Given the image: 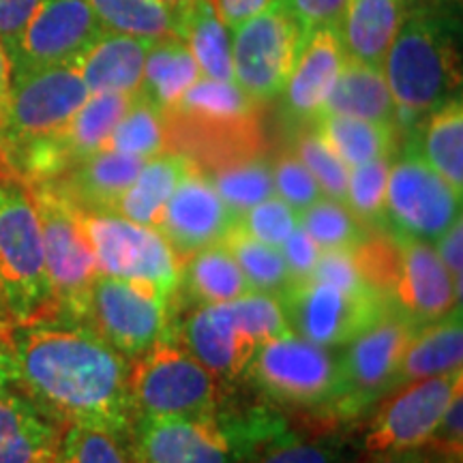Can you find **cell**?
<instances>
[{"instance_id":"obj_26","label":"cell","mask_w":463,"mask_h":463,"mask_svg":"<svg viewBox=\"0 0 463 463\" xmlns=\"http://www.w3.org/2000/svg\"><path fill=\"white\" fill-rule=\"evenodd\" d=\"M322 112L354 116L372 123L397 127V106L382 69L345 58ZM320 112V114H322Z\"/></svg>"},{"instance_id":"obj_50","label":"cell","mask_w":463,"mask_h":463,"mask_svg":"<svg viewBox=\"0 0 463 463\" xmlns=\"http://www.w3.org/2000/svg\"><path fill=\"white\" fill-rule=\"evenodd\" d=\"M436 251L442 260L444 269L449 270L455 286V297L461 303V283H463V225L461 219L453 223L442 239L436 241Z\"/></svg>"},{"instance_id":"obj_56","label":"cell","mask_w":463,"mask_h":463,"mask_svg":"<svg viewBox=\"0 0 463 463\" xmlns=\"http://www.w3.org/2000/svg\"><path fill=\"white\" fill-rule=\"evenodd\" d=\"M161 3H165L167 7L170 9H174V11H178V9H183L184 5L189 3V0H161Z\"/></svg>"},{"instance_id":"obj_54","label":"cell","mask_w":463,"mask_h":463,"mask_svg":"<svg viewBox=\"0 0 463 463\" xmlns=\"http://www.w3.org/2000/svg\"><path fill=\"white\" fill-rule=\"evenodd\" d=\"M14 174L17 176V172L14 170V165H11L7 144H5L3 133H0V178H3V176H14Z\"/></svg>"},{"instance_id":"obj_18","label":"cell","mask_w":463,"mask_h":463,"mask_svg":"<svg viewBox=\"0 0 463 463\" xmlns=\"http://www.w3.org/2000/svg\"><path fill=\"white\" fill-rule=\"evenodd\" d=\"M129 449L136 463H241L239 449L219 412L136 419Z\"/></svg>"},{"instance_id":"obj_45","label":"cell","mask_w":463,"mask_h":463,"mask_svg":"<svg viewBox=\"0 0 463 463\" xmlns=\"http://www.w3.org/2000/svg\"><path fill=\"white\" fill-rule=\"evenodd\" d=\"M309 279L317 283H328V286L341 289H350V292L369 288L363 279L361 269H358L354 251H344V249L320 251V258H317Z\"/></svg>"},{"instance_id":"obj_24","label":"cell","mask_w":463,"mask_h":463,"mask_svg":"<svg viewBox=\"0 0 463 463\" xmlns=\"http://www.w3.org/2000/svg\"><path fill=\"white\" fill-rule=\"evenodd\" d=\"M62 425L20 391L0 395V463H56Z\"/></svg>"},{"instance_id":"obj_1","label":"cell","mask_w":463,"mask_h":463,"mask_svg":"<svg viewBox=\"0 0 463 463\" xmlns=\"http://www.w3.org/2000/svg\"><path fill=\"white\" fill-rule=\"evenodd\" d=\"M15 389L58 425H95L129 438V361L75 320H42L9 331Z\"/></svg>"},{"instance_id":"obj_55","label":"cell","mask_w":463,"mask_h":463,"mask_svg":"<svg viewBox=\"0 0 463 463\" xmlns=\"http://www.w3.org/2000/svg\"><path fill=\"white\" fill-rule=\"evenodd\" d=\"M11 331V324L7 320V316H5V311L0 309V335H7Z\"/></svg>"},{"instance_id":"obj_46","label":"cell","mask_w":463,"mask_h":463,"mask_svg":"<svg viewBox=\"0 0 463 463\" xmlns=\"http://www.w3.org/2000/svg\"><path fill=\"white\" fill-rule=\"evenodd\" d=\"M279 251L283 256V262L288 266L289 275H292V283H298L309 279L322 249L317 247L316 241L298 225V228L288 236V241L279 247Z\"/></svg>"},{"instance_id":"obj_3","label":"cell","mask_w":463,"mask_h":463,"mask_svg":"<svg viewBox=\"0 0 463 463\" xmlns=\"http://www.w3.org/2000/svg\"><path fill=\"white\" fill-rule=\"evenodd\" d=\"M0 309L11 328L58 317L37 208L15 174L0 178Z\"/></svg>"},{"instance_id":"obj_27","label":"cell","mask_w":463,"mask_h":463,"mask_svg":"<svg viewBox=\"0 0 463 463\" xmlns=\"http://www.w3.org/2000/svg\"><path fill=\"white\" fill-rule=\"evenodd\" d=\"M198 164L183 153H159L144 161L140 174L120 200L116 215L155 228L174 189Z\"/></svg>"},{"instance_id":"obj_30","label":"cell","mask_w":463,"mask_h":463,"mask_svg":"<svg viewBox=\"0 0 463 463\" xmlns=\"http://www.w3.org/2000/svg\"><path fill=\"white\" fill-rule=\"evenodd\" d=\"M314 131L347 167L367 161L392 157L397 146V127L372 123L354 116L322 112L314 118Z\"/></svg>"},{"instance_id":"obj_9","label":"cell","mask_w":463,"mask_h":463,"mask_svg":"<svg viewBox=\"0 0 463 463\" xmlns=\"http://www.w3.org/2000/svg\"><path fill=\"white\" fill-rule=\"evenodd\" d=\"M419 328L395 311H389L341 345V384L331 410L333 425L358 419L367 412L369 405L397 389L405 347Z\"/></svg>"},{"instance_id":"obj_29","label":"cell","mask_w":463,"mask_h":463,"mask_svg":"<svg viewBox=\"0 0 463 463\" xmlns=\"http://www.w3.org/2000/svg\"><path fill=\"white\" fill-rule=\"evenodd\" d=\"M463 361L461 314L425 324L410 339L399 367L397 389L410 382L459 372Z\"/></svg>"},{"instance_id":"obj_41","label":"cell","mask_w":463,"mask_h":463,"mask_svg":"<svg viewBox=\"0 0 463 463\" xmlns=\"http://www.w3.org/2000/svg\"><path fill=\"white\" fill-rule=\"evenodd\" d=\"M392 157L367 161V164L350 167L345 191V206L364 228L372 232L384 230L386 184Z\"/></svg>"},{"instance_id":"obj_51","label":"cell","mask_w":463,"mask_h":463,"mask_svg":"<svg viewBox=\"0 0 463 463\" xmlns=\"http://www.w3.org/2000/svg\"><path fill=\"white\" fill-rule=\"evenodd\" d=\"M363 463H461V459L439 453V450L430 447V444H419V447L369 455V459Z\"/></svg>"},{"instance_id":"obj_37","label":"cell","mask_w":463,"mask_h":463,"mask_svg":"<svg viewBox=\"0 0 463 463\" xmlns=\"http://www.w3.org/2000/svg\"><path fill=\"white\" fill-rule=\"evenodd\" d=\"M167 144L165 112L155 106L142 92L133 95L129 108L120 116L114 131L109 133L106 148L131 157L150 159L164 153Z\"/></svg>"},{"instance_id":"obj_31","label":"cell","mask_w":463,"mask_h":463,"mask_svg":"<svg viewBox=\"0 0 463 463\" xmlns=\"http://www.w3.org/2000/svg\"><path fill=\"white\" fill-rule=\"evenodd\" d=\"M181 288L200 305L228 303L253 292L241 266L223 245L202 249L183 260Z\"/></svg>"},{"instance_id":"obj_23","label":"cell","mask_w":463,"mask_h":463,"mask_svg":"<svg viewBox=\"0 0 463 463\" xmlns=\"http://www.w3.org/2000/svg\"><path fill=\"white\" fill-rule=\"evenodd\" d=\"M148 39L103 31L73 61L90 92H123L137 95L142 89L144 65L150 48Z\"/></svg>"},{"instance_id":"obj_33","label":"cell","mask_w":463,"mask_h":463,"mask_svg":"<svg viewBox=\"0 0 463 463\" xmlns=\"http://www.w3.org/2000/svg\"><path fill=\"white\" fill-rule=\"evenodd\" d=\"M419 157L450 187L463 191V106L461 97L433 109L422 127Z\"/></svg>"},{"instance_id":"obj_25","label":"cell","mask_w":463,"mask_h":463,"mask_svg":"<svg viewBox=\"0 0 463 463\" xmlns=\"http://www.w3.org/2000/svg\"><path fill=\"white\" fill-rule=\"evenodd\" d=\"M403 17V0H347L335 26L345 58L382 69Z\"/></svg>"},{"instance_id":"obj_43","label":"cell","mask_w":463,"mask_h":463,"mask_svg":"<svg viewBox=\"0 0 463 463\" xmlns=\"http://www.w3.org/2000/svg\"><path fill=\"white\" fill-rule=\"evenodd\" d=\"M239 223L249 236L279 249L288 241V236L298 228V213L273 195V198L249 208L239 219Z\"/></svg>"},{"instance_id":"obj_22","label":"cell","mask_w":463,"mask_h":463,"mask_svg":"<svg viewBox=\"0 0 463 463\" xmlns=\"http://www.w3.org/2000/svg\"><path fill=\"white\" fill-rule=\"evenodd\" d=\"M345 62L337 28L322 26L305 37L297 67L286 84L288 109L298 118L314 120L337 82Z\"/></svg>"},{"instance_id":"obj_15","label":"cell","mask_w":463,"mask_h":463,"mask_svg":"<svg viewBox=\"0 0 463 463\" xmlns=\"http://www.w3.org/2000/svg\"><path fill=\"white\" fill-rule=\"evenodd\" d=\"M90 90L73 62L15 75L3 137L7 150L62 129L84 106Z\"/></svg>"},{"instance_id":"obj_35","label":"cell","mask_w":463,"mask_h":463,"mask_svg":"<svg viewBox=\"0 0 463 463\" xmlns=\"http://www.w3.org/2000/svg\"><path fill=\"white\" fill-rule=\"evenodd\" d=\"M222 245L228 249L236 264L241 266L247 281L251 283L253 292L270 294V297L277 298L292 286V275H289L288 266L283 262L279 249L249 236L242 230L239 219L228 230Z\"/></svg>"},{"instance_id":"obj_11","label":"cell","mask_w":463,"mask_h":463,"mask_svg":"<svg viewBox=\"0 0 463 463\" xmlns=\"http://www.w3.org/2000/svg\"><path fill=\"white\" fill-rule=\"evenodd\" d=\"M39 223L45 253L52 294L58 317L80 320L92 279L99 273L90 242L80 225L78 211L61 191L50 183H28Z\"/></svg>"},{"instance_id":"obj_12","label":"cell","mask_w":463,"mask_h":463,"mask_svg":"<svg viewBox=\"0 0 463 463\" xmlns=\"http://www.w3.org/2000/svg\"><path fill=\"white\" fill-rule=\"evenodd\" d=\"M170 307L136 283L97 273L78 322L92 328L127 361H133L165 337Z\"/></svg>"},{"instance_id":"obj_13","label":"cell","mask_w":463,"mask_h":463,"mask_svg":"<svg viewBox=\"0 0 463 463\" xmlns=\"http://www.w3.org/2000/svg\"><path fill=\"white\" fill-rule=\"evenodd\" d=\"M289 331L322 347H341L391 311L372 288L341 289L328 283L298 281L279 297Z\"/></svg>"},{"instance_id":"obj_17","label":"cell","mask_w":463,"mask_h":463,"mask_svg":"<svg viewBox=\"0 0 463 463\" xmlns=\"http://www.w3.org/2000/svg\"><path fill=\"white\" fill-rule=\"evenodd\" d=\"M364 433L369 455L425 444L444 410L463 392V369L399 386L392 391Z\"/></svg>"},{"instance_id":"obj_4","label":"cell","mask_w":463,"mask_h":463,"mask_svg":"<svg viewBox=\"0 0 463 463\" xmlns=\"http://www.w3.org/2000/svg\"><path fill=\"white\" fill-rule=\"evenodd\" d=\"M399 116L419 118L459 92L453 39L438 15L416 9L403 17L382 65Z\"/></svg>"},{"instance_id":"obj_38","label":"cell","mask_w":463,"mask_h":463,"mask_svg":"<svg viewBox=\"0 0 463 463\" xmlns=\"http://www.w3.org/2000/svg\"><path fill=\"white\" fill-rule=\"evenodd\" d=\"M208 181L236 219L245 215L249 208L275 195L273 167L260 159L232 161L217 167Z\"/></svg>"},{"instance_id":"obj_21","label":"cell","mask_w":463,"mask_h":463,"mask_svg":"<svg viewBox=\"0 0 463 463\" xmlns=\"http://www.w3.org/2000/svg\"><path fill=\"white\" fill-rule=\"evenodd\" d=\"M251 101L234 82L202 78L165 112V118L172 123H187L191 133H200L204 137L213 136H236L249 133L253 125Z\"/></svg>"},{"instance_id":"obj_32","label":"cell","mask_w":463,"mask_h":463,"mask_svg":"<svg viewBox=\"0 0 463 463\" xmlns=\"http://www.w3.org/2000/svg\"><path fill=\"white\" fill-rule=\"evenodd\" d=\"M200 78L202 71L187 43L165 37L150 43L140 92L167 112Z\"/></svg>"},{"instance_id":"obj_48","label":"cell","mask_w":463,"mask_h":463,"mask_svg":"<svg viewBox=\"0 0 463 463\" xmlns=\"http://www.w3.org/2000/svg\"><path fill=\"white\" fill-rule=\"evenodd\" d=\"M430 447H433L439 453L461 459V449H463V392L457 395L453 402L449 403V408L444 410L442 419L436 425V430L431 431V436L427 438Z\"/></svg>"},{"instance_id":"obj_53","label":"cell","mask_w":463,"mask_h":463,"mask_svg":"<svg viewBox=\"0 0 463 463\" xmlns=\"http://www.w3.org/2000/svg\"><path fill=\"white\" fill-rule=\"evenodd\" d=\"M11 84H14V73H11V61L7 50L0 43V131L7 123L9 103H11Z\"/></svg>"},{"instance_id":"obj_16","label":"cell","mask_w":463,"mask_h":463,"mask_svg":"<svg viewBox=\"0 0 463 463\" xmlns=\"http://www.w3.org/2000/svg\"><path fill=\"white\" fill-rule=\"evenodd\" d=\"M103 31L89 0H39L9 52L11 73L73 62Z\"/></svg>"},{"instance_id":"obj_34","label":"cell","mask_w":463,"mask_h":463,"mask_svg":"<svg viewBox=\"0 0 463 463\" xmlns=\"http://www.w3.org/2000/svg\"><path fill=\"white\" fill-rule=\"evenodd\" d=\"M106 31L159 42L176 37L178 14L161 0H89Z\"/></svg>"},{"instance_id":"obj_49","label":"cell","mask_w":463,"mask_h":463,"mask_svg":"<svg viewBox=\"0 0 463 463\" xmlns=\"http://www.w3.org/2000/svg\"><path fill=\"white\" fill-rule=\"evenodd\" d=\"M37 5L39 0H0V43L7 50V56L20 39Z\"/></svg>"},{"instance_id":"obj_42","label":"cell","mask_w":463,"mask_h":463,"mask_svg":"<svg viewBox=\"0 0 463 463\" xmlns=\"http://www.w3.org/2000/svg\"><path fill=\"white\" fill-rule=\"evenodd\" d=\"M297 157L303 161L307 170L314 174V178L320 184L324 198H331L335 202L345 204L347 191V176L350 167L341 161L331 148L324 144V140L316 131L305 133L298 137Z\"/></svg>"},{"instance_id":"obj_40","label":"cell","mask_w":463,"mask_h":463,"mask_svg":"<svg viewBox=\"0 0 463 463\" xmlns=\"http://www.w3.org/2000/svg\"><path fill=\"white\" fill-rule=\"evenodd\" d=\"M56 463H136L129 438L95 425H65Z\"/></svg>"},{"instance_id":"obj_20","label":"cell","mask_w":463,"mask_h":463,"mask_svg":"<svg viewBox=\"0 0 463 463\" xmlns=\"http://www.w3.org/2000/svg\"><path fill=\"white\" fill-rule=\"evenodd\" d=\"M144 161L146 159L101 148L56 181H50V184L80 211L116 215L120 200L140 174Z\"/></svg>"},{"instance_id":"obj_36","label":"cell","mask_w":463,"mask_h":463,"mask_svg":"<svg viewBox=\"0 0 463 463\" xmlns=\"http://www.w3.org/2000/svg\"><path fill=\"white\" fill-rule=\"evenodd\" d=\"M347 444L335 431L294 433L289 427L264 439L242 463H347Z\"/></svg>"},{"instance_id":"obj_2","label":"cell","mask_w":463,"mask_h":463,"mask_svg":"<svg viewBox=\"0 0 463 463\" xmlns=\"http://www.w3.org/2000/svg\"><path fill=\"white\" fill-rule=\"evenodd\" d=\"M354 258L364 283L416 326L461 314L453 279L431 242L375 230L354 249Z\"/></svg>"},{"instance_id":"obj_52","label":"cell","mask_w":463,"mask_h":463,"mask_svg":"<svg viewBox=\"0 0 463 463\" xmlns=\"http://www.w3.org/2000/svg\"><path fill=\"white\" fill-rule=\"evenodd\" d=\"M17 382V364L14 350L9 344V333L0 335V395L15 389Z\"/></svg>"},{"instance_id":"obj_44","label":"cell","mask_w":463,"mask_h":463,"mask_svg":"<svg viewBox=\"0 0 463 463\" xmlns=\"http://www.w3.org/2000/svg\"><path fill=\"white\" fill-rule=\"evenodd\" d=\"M275 195L289 204L297 213H303L317 200L324 198L314 174L307 170L297 155H286L273 167Z\"/></svg>"},{"instance_id":"obj_28","label":"cell","mask_w":463,"mask_h":463,"mask_svg":"<svg viewBox=\"0 0 463 463\" xmlns=\"http://www.w3.org/2000/svg\"><path fill=\"white\" fill-rule=\"evenodd\" d=\"M176 14V37L187 43L202 75L222 82H234L230 28L219 17L215 0H189Z\"/></svg>"},{"instance_id":"obj_19","label":"cell","mask_w":463,"mask_h":463,"mask_svg":"<svg viewBox=\"0 0 463 463\" xmlns=\"http://www.w3.org/2000/svg\"><path fill=\"white\" fill-rule=\"evenodd\" d=\"M234 222L236 217L219 198L206 174L195 167L174 189L155 230L183 262L202 249L222 245Z\"/></svg>"},{"instance_id":"obj_7","label":"cell","mask_w":463,"mask_h":463,"mask_svg":"<svg viewBox=\"0 0 463 463\" xmlns=\"http://www.w3.org/2000/svg\"><path fill=\"white\" fill-rule=\"evenodd\" d=\"M245 373L269 397L317 412V427L335 431L331 410L341 384L339 352L288 333L260 347Z\"/></svg>"},{"instance_id":"obj_39","label":"cell","mask_w":463,"mask_h":463,"mask_svg":"<svg viewBox=\"0 0 463 463\" xmlns=\"http://www.w3.org/2000/svg\"><path fill=\"white\" fill-rule=\"evenodd\" d=\"M298 225L322 251H333V249L354 251L372 232L358 222L350 208L331 198H320L307 211L298 213Z\"/></svg>"},{"instance_id":"obj_10","label":"cell","mask_w":463,"mask_h":463,"mask_svg":"<svg viewBox=\"0 0 463 463\" xmlns=\"http://www.w3.org/2000/svg\"><path fill=\"white\" fill-rule=\"evenodd\" d=\"M305 34L281 0H270L256 15L230 28L234 84L251 101L279 97L297 67Z\"/></svg>"},{"instance_id":"obj_14","label":"cell","mask_w":463,"mask_h":463,"mask_svg":"<svg viewBox=\"0 0 463 463\" xmlns=\"http://www.w3.org/2000/svg\"><path fill=\"white\" fill-rule=\"evenodd\" d=\"M461 219V191L433 172L414 150L391 164L384 230L422 242H436Z\"/></svg>"},{"instance_id":"obj_6","label":"cell","mask_w":463,"mask_h":463,"mask_svg":"<svg viewBox=\"0 0 463 463\" xmlns=\"http://www.w3.org/2000/svg\"><path fill=\"white\" fill-rule=\"evenodd\" d=\"M127 384L133 420L217 414L223 397V380L167 335L129 361Z\"/></svg>"},{"instance_id":"obj_47","label":"cell","mask_w":463,"mask_h":463,"mask_svg":"<svg viewBox=\"0 0 463 463\" xmlns=\"http://www.w3.org/2000/svg\"><path fill=\"white\" fill-rule=\"evenodd\" d=\"M307 37L322 26H337L347 0H281Z\"/></svg>"},{"instance_id":"obj_5","label":"cell","mask_w":463,"mask_h":463,"mask_svg":"<svg viewBox=\"0 0 463 463\" xmlns=\"http://www.w3.org/2000/svg\"><path fill=\"white\" fill-rule=\"evenodd\" d=\"M288 333L292 331L279 300L249 292L228 303L200 305L184 322L181 344L225 382L245 373L264 344Z\"/></svg>"},{"instance_id":"obj_8","label":"cell","mask_w":463,"mask_h":463,"mask_svg":"<svg viewBox=\"0 0 463 463\" xmlns=\"http://www.w3.org/2000/svg\"><path fill=\"white\" fill-rule=\"evenodd\" d=\"M75 211L99 273L120 277L174 303L181 289V260L157 230L120 215Z\"/></svg>"}]
</instances>
